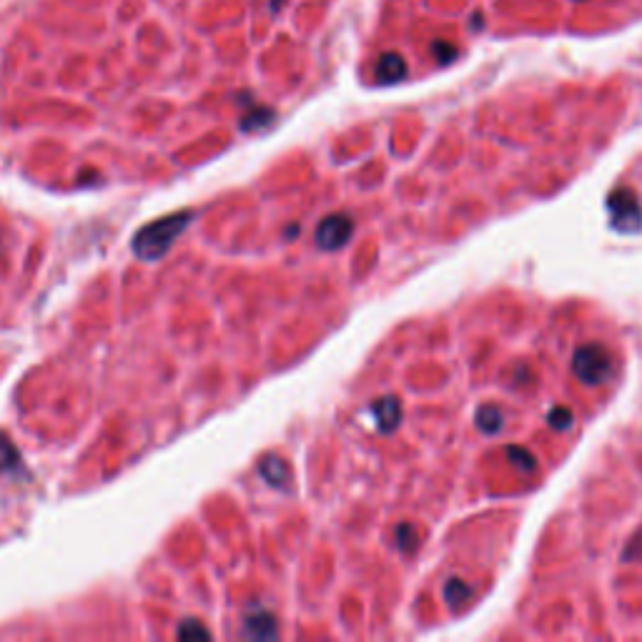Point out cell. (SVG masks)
Here are the masks:
<instances>
[{
	"instance_id": "6da1fadb",
	"label": "cell",
	"mask_w": 642,
	"mask_h": 642,
	"mask_svg": "<svg viewBox=\"0 0 642 642\" xmlns=\"http://www.w3.org/2000/svg\"><path fill=\"white\" fill-rule=\"evenodd\" d=\"M191 216L194 214L181 211V214L164 216V219H158L153 221V224L143 226V229L136 234V239H133V251H136V256H141V259L146 261H156L164 254H169L174 241L179 239V236L186 231V226H189Z\"/></svg>"
},
{
	"instance_id": "7a4b0ae2",
	"label": "cell",
	"mask_w": 642,
	"mask_h": 642,
	"mask_svg": "<svg viewBox=\"0 0 642 642\" xmlns=\"http://www.w3.org/2000/svg\"><path fill=\"white\" fill-rule=\"evenodd\" d=\"M572 372L587 387H597V384H605L612 377L615 362H612V354L602 344L590 342L575 349V354H572Z\"/></svg>"
},
{
	"instance_id": "3957f363",
	"label": "cell",
	"mask_w": 642,
	"mask_h": 642,
	"mask_svg": "<svg viewBox=\"0 0 642 642\" xmlns=\"http://www.w3.org/2000/svg\"><path fill=\"white\" fill-rule=\"evenodd\" d=\"M607 209H610L612 226H615L617 231L635 234V231L642 229V209L635 191L630 189L612 191L610 199H607Z\"/></svg>"
},
{
	"instance_id": "277c9868",
	"label": "cell",
	"mask_w": 642,
	"mask_h": 642,
	"mask_svg": "<svg viewBox=\"0 0 642 642\" xmlns=\"http://www.w3.org/2000/svg\"><path fill=\"white\" fill-rule=\"evenodd\" d=\"M354 234V221L347 214H332L321 221L316 229V246L324 251H337L347 246Z\"/></svg>"
},
{
	"instance_id": "5b68a950",
	"label": "cell",
	"mask_w": 642,
	"mask_h": 642,
	"mask_svg": "<svg viewBox=\"0 0 642 642\" xmlns=\"http://www.w3.org/2000/svg\"><path fill=\"white\" fill-rule=\"evenodd\" d=\"M372 412H374V419H377L379 432H384V434L394 432V429L399 427V422H402V402H399L397 397L377 399L372 407Z\"/></svg>"
},
{
	"instance_id": "8992f818",
	"label": "cell",
	"mask_w": 642,
	"mask_h": 642,
	"mask_svg": "<svg viewBox=\"0 0 642 642\" xmlns=\"http://www.w3.org/2000/svg\"><path fill=\"white\" fill-rule=\"evenodd\" d=\"M404 78H407V61L399 53H384L377 61V81L384 86H394Z\"/></svg>"
},
{
	"instance_id": "52a82bcc",
	"label": "cell",
	"mask_w": 642,
	"mask_h": 642,
	"mask_svg": "<svg viewBox=\"0 0 642 642\" xmlns=\"http://www.w3.org/2000/svg\"><path fill=\"white\" fill-rule=\"evenodd\" d=\"M244 635L251 640H271L276 637V620L266 610H254L244 620Z\"/></svg>"
},
{
	"instance_id": "ba28073f",
	"label": "cell",
	"mask_w": 642,
	"mask_h": 642,
	"mask_svg": "<svg viewBox=\"0 0 642 642\" xmlns=\"http://www.w3.org/2000/svg\"><path fill=\"white\" fill-rule=\"evenodd\" d=\"M474 590L467 585L464 580H459V577H449L447 582H444V602L449 605V610H459V607L467 605L469 600H472Z\"/></svg>"
},
{
	"instance_id": "9c48e42d",
	"label": "cell",
	"mask_w": 642,
	"mask_h": 642,
	"mask_svg": "<svg viewBox=\"0 0 642 642\" xmlns=\"http://www.w3.org/2000/svg\"><path fill=\"white\" fill-rule=\"evenodd\" d=\"M259 469L271 487H279V490H284L286 482H289V467H286L279 457H266L264 462H261Z\"/></svg>"
},
{
	"instance_id": "30bf717a",
	"label": "cell",
	"mask_w": 642,
	"mask_h": 642,
	"mask_svg": "<svg viewBox=\"0 0 642 642\" xmlns=\"http://www.w3.org/2000/svg\"><path fill=\"white\" fill-rule=\"evenodd\" d=\"M477 427L485 434H497L502 429V412L495 404H487L477 412Z\"/></svg>"
},
{
	"instance_id": "8fae6325",
	"label": "cell",
	"mask_w": 642,
	"mask_h": 642,
	"mask_svg": "<svg viewBox=\"0 0 642 642\" xmlns=\"http://www.w3.org/2000/svg\"><path fill=\"white\" fill-rule=\"evenodd\" d=\"M547 422H550V427L557 429V432H565V429L572 427V422H575V417H572L570 409L557 407V409H552L550 417H547Z\"/></svg>"
},
{
	"instance_id": "7c38bea8",
	"label": "cell",
	"mask_w": 642,
	"mask_h": 642,
	"mask_svg": "<svg viewBox=\"0 0 642 642\" xmlns=\"http://www.w3.org/2000/svg\"><path fill=\"white\" fill-rule=\"evenodd\" d=\"M432 56L437 58L439 63H444V66H447V63H452L454 58L459 56V51H457V46H454V43L434 41V43H432Z\"/></svg>"
},
{
	"instance_id": "4fadbf2b",
	"label": "cell",
	"mask_w": 642,
	"mask_h": 642,
	"mask_svg": "<svg viewBox=\"0 0 642 642\" xmlns=\"http://www.w3.org/2000/svg\"><path fill=\"white\" fill-rule=\"evenodd\" d=\"M271 118H274V113H271L269 108H259V111L254 113V116H251V113H249V116L244 118V123H241V126H244L246 131H256V128L269 126Z\"/></svg>"
},
{
	"instance_id": "5bb4252c",
	"label": "cell",
	"mask_w": 642,
	"mask_h": 642,
	"mask_svg": "<svg viewBox=\"0 0 642 642\" xmlns=\"http://www.w3.org/2000/svg\"><path fill=\"white\" fill-rule=\"evenodd\" d=\"M211 632L206 630L204 625H199L196 620H186L184 625L179 627V637H209Z\"/></svg>"
},
{
	"instance_id": "9a60e30c",
	"label": "cell",
	"mask_w": 642,
	"mask_h": 642,
	"mask_svg": "<svg viewBox=\"0 0 642 642\" xmlns=\"http://www.w3.org/2000/svg\"><path fill=\"white\" fill-rule=\"evenodd\" d=\"M507 454H510V457H512V459H517V462H515V464H520V467H525V472H532V469H535V467H537L535 457H532V454H530V452H525V449H522V452H520V449H515V447H512V449H510V452H507Z\"/></svg>"
},
{
	"instance_id": "2e32d148",
	"label": "cell",
	"mask_w": 642,
	"mask_h": 642,
	"mask_svg": "<svg viewBox=\"0 0 642 642\" xmlns=\"http://www.w3.org/2000/svg\"><path fill=\"white\" fill-rule=\"evenodd\" d=\"M397 540H399V547H404V550H412L414 542H417V535H414L412 527H399Z\"/></svg>"
}]
</instances>
